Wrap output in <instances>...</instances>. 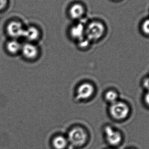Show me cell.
Returning a JSON list of instances; mask_svg holds the SVG:
<instances>
[{"label": "cell", "mask_w": 149, "mask_h": 149, "mask_svg": "<svg viewBox=\"0 0 149 149\" xmlns=\"http://www.w3.org/2000/svg\"><path fill=\"white\" fill-rule=\"evenodd\" d=\"M104 131L106 140L109 144L116 146L120 143L122 136L118 131L114 130L110 126H106L104 128Z\"/></svg>", "instance_id": "30bf717a"}, {"label": "cell", "mask_w": 149, "mask_h": 149, "mask_svg": "<svg viewBox=\"0 0 149 149\" xmlns=\"http://www.w3.org/2000/svg\"><path fill=\"white\" fill-rule=\"evenodd\" d=\"M103 99L105 102L109 105L119 100V94L115 89H107L103 93Z\"/></svg>", "instance_id": "8fae6325"}, {"label": "cell", "mask_w": 149, "mask_h": 149, "mask_svg": "<svg viewBox=\"0 0 149 149\" xmlns=\"http://www.w3.org/2000/svg\"><path fill=\"white\" fill-rule=\"evenodd\" d=\"M23 37L26 42L38 44L42 38L41 30L35 25H30L24 29Z\"/></svg>", "instance_id": "ba28073f"}, {"label": "cell", "mask_w": 149, "mask_h": 149, "mask_svg": "<svg viewBox=\"0 0 149 149\" xmlns=\"http://www.w3.org/2000/svg\"><path fill=\"white\" fill-rule=\"evenodd\" d=\"M21 53L24 59L31 62L39 60L42 55L41 48L37 43L25 42L22 44Z\"/></svg>", "instance_id": "277c9868"}, {"label": "cell", "mask_w": 149, "mask_h": 149, "mask_svg": "<svg viewBox=\"0 0 149 149\" xmlns=\"http://www.w3.org/2000/svg\"><path fill=\"white\" fill-rule=\"evenodd\" d=\"M75 44L77 49L83 52L87 51L90 49L93 44V43L91 42L86 37L76 42Z\"/></svg>", "instance_id": "5bb4252c"}, {"label": "cell", "mask_w": 149, "mask_h": 149, "mask_svg": "<svg viewBox=\"0 0 149 149\" xmlns=\"http://www.w3.org/2000/svg\"><path fill=\"white\" fill-rule=\"evenodd\" d=\"M97 92L94 83L85 80L79 83L74 90V98L78 102H87L93 99Z\"/></svg>", "instance_id": "6da1fadb"}, {"label": "cell", "mask_w": 149, "mask_h": 149, "mask_svg": "<svg viewBox=\"0 0 149 149\" xmlns=\"http://www.w3.org/2000/svg\"><path fill=\"white\" fill-rule=\"evenodd\" d=\"M22 46V44L17 39H14L9 41L6 45L7 51L13 55H15L19 52H21Z\"/></svg>", "instance_id": "7c38bea8"}, {"label": "cell", "mask_w": 149, "mask_h": 149, "mask_svg": "<svg viewBox=\"0 0 149 149\" xmlns=\"http://www.w3.org/2000/svg\"><path fill=\"white\" fill-rule=\"evenodd\" d=\"M142 30L145 34L149 35V19L145 20L142 26Z\"/></svg>", "instance_id": "9a60e30c"}, {"label": "cell", "mask_w": 149, "mask_h": 149, "mask_svg": "<svg viewBox=\"0 0 149 149\" xmlns=\"http://www.w3.org/2000/svg\"><path fill=\"white\" fill-rule=\"evenodd\" d=\"M108 111L109 116L114 120H122L128 116L130 109L126 102L119 100L109 105Z\"/></svg>", "instance_id": "3957f363"}, {"label": "cell", "mask_w": 149, "mask_h": 149, "mask_svg": "<svg viewBox=\"0 0 149 149\" xmlns=\"http://www.w3.org/2000/svg\"><path fill=\"white\" fill-rule=\"evenodd\" d=\"M68 143L67 138L63 136H58L52 140V145L55 149H65Z\"/></svg>", "instance_id": "4fadbf2b"}, {"label": "cell", "mask_w": 149, "mask_h": 149, "mask_svg": "<svg viewBox=\"0 0 149 149\" xmlns=\"http://www.w3.org/2000/svg\"><path fill=\"white\" fill-rule=\"evenodd\" d=\"M8 3L9 0H0V12L3 11L7 8Z\"/></svg>", "instance_id": "2e32d148"}, {"label": "cell", "mask_w": 149, "mask_h": 149, "mask_svg": "<svg viewBox=\"0 0 149 149\" xmlns=\"http://www.w3.org/2000/svg\"><path fill=\"white\" fill-rule=\"evenodd\" d=\"M85 33L86 24L79 22L71 25L68 31L69 37L75 43L85 38Z\"/></svg>", "instance_id": "52a82bcc"}, {"label": "cell", "mask_w": 149, "mask_h": 149, "mask_svg": "<svg viewBox=\"0 0 149 149\" xmlns=\"http://www.w3.org/2000/svg\"><path fill=\"white\" fill-rule=\"evenodd\" d=\"M87 133L81 127L76 126L72 128L68 133V142L74 147H80L85 144L87 139Z\"/></svg>", "instance_id": "5b68a950"}, {"label": "cell", "mask_w": 149, "mask_h": 149, "mask_svg": "<svg viewBox=\"0 0 149 149\" xmlns=\"http://www.w3.org/2000/svg\"><path fill=\"white\" fill-rule=\"evenodd\" d=\"M144 101L145 103L148 105V106H149V89L144 96Z\"/></svg>", "instance_id": "e0dca14e"}, {"label": "cell", "mask_w": 149, "mask_h": 149, "mask_svg": "<svg viewBox=\"0 0 149 149\" xmlns=\"http://www.w3.org/2000/svg\"><path fill=\"white\" fill-rule=\"evenodd\" d=\"M24 29L22 23L17 20L10 21L5 28L7 35L14 39L23 37Z\"/></svg>", "instance_id": "8992f818"}, {"label": "cell", "mask_w": 149, "mask_h": 149, "mask_svg": "<svg viewBox=\"0 0 149 149\" xmlns=\"http://www.w3.org/2000/svg\"><path fill=\"white\" fill-rule=\"evenodd\" d=\"M106 26L102 22L93 20L86 24V37L93 44L98 42L105 36Z\"/></svg>", "instance_id": "7a4b0ae2"}, {"label": "cell", "mask_w": 149, "mask_h": 149, "mask_svg": "<svg viewBox=\"0 0 149 149\" xmlns=\"http://www.w3.org/2000/svg\"><path fill=\"white\" fill-rule=\"evenodd\" d=\"M86 9L85 5L80 2H75L70 6L68 14L71 19L79 21L85 15Z\"/></svg>", "instance_id": "9c48e42d"}]
</instances>
